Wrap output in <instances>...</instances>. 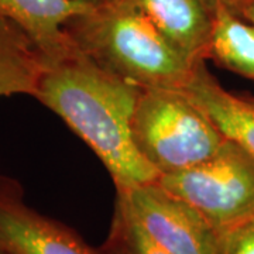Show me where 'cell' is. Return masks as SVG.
Segmentation results:
<instances>
[{"instance_id":"obj_17","label":"cell","mask_w":254,"mask_h":254,"mask_svg":"<svg viewBox=\"0 0 254 254\" xmlns=\"http://www.w3.org/2000/svg\"><path fill=\"white\" fill-rule=\"evenodd\" d=\"M0 254H4V253H3V252H1V250H0Z\"/></svg>"},{"instance_id":"obj_13","label":"cell","mask_w":254,"mask_h":254,"mask_svg":"<svg viewBox=\"0 0 254 254\" xmlns=\"http://www.w3.org/2000/svg\"><path fill=\"white\" fill-rule=\"evenodd\" d=\"M218 254H254V218L218 233Z\"/></svg>"},{"instance_id":"obj_15","label":"cell","mask_w":254,"mask_h":254,"mask_svg":"<svg viewBox=\"0 0 254 254\" xmlns=\"http://www.w3.org/2000/svg\"><path fill=\"white\" fill-rule=\"evenodd\" d=\"M242 17L245 18L246 21H249L250 24H253V26H254V4L249 6V7H247V9L243 11Z\"/></svg>"},{"instance_id":"obj_3","label":"cell","mask_w":254,"mask_h":254,"mask_svg":"<svg viewBox=\"0 0 254 254\" xmlns=\"http://www.w3.org/2000/svg\"><path fill=\"white\" fill-rule=\"evenodd\" d=\"M131 131L140 155L160 177L208 161L227 140L185 92L161 88L141 89Z\"/></svg>"},{"instance_id":"obj_6","label":"cell","mask_w":254,"mask_h":254,"mask_svg":"<svg viewBox=\"0 0 254 254\" xmlns=\"http://www.w3.org/2000/svg\"><path fill=\"white\" fill-rule=\"evenodd\" d=\"M0 250L4 254H108L73 229L31 208L20 182L0 175Z\"/></svg>"},{"instance_id":"obj_4","label":"cell","mask_w":254,"mask_h":254,"mask_svg":"<svg viewBox=\"0 0 254 254\" xmlns=\"http://www.w3.org/2000/svg\"><path fill=\"white\" fill-rule=\"evenodd\" d=\"M157 184L200 213L218 233L254 218V157L226 140L208 161Z\"/></svg>"},{"instance_id":"obj_9","label":"cell","mask_w":254,"mask_h":254,"mask_svg":"<svg viewBox=\"0 0 254 254\" xmlns=\"http://www.w3.org/2000/svg\"><path fill=\"white\" fill-rule=\"evenodd\" d=\"M184 92L206 112L227 140L235 141L254 157V105L250 100L226 91L209 72L205 63L195 65Z\"/></svg>"},{"instance_id":"obj_8","label":"cell","mask_w":254,"mask_h":254,"mask_svg":"<svg viewBox=\"0 0 254 254\" xmlns=\"http://www.w3.org/2000/svg\"><path fill=\"white\" fill-rule=\"evenodd\" d=\"M95 0H0V17L17 24L47 61L64 58L75 46L65 24L91 7Z\"/></svg>"},{"instance_id":"obj_16","label":"cell","mask_w":254,"mask_h":254,"mask_svg":"<svg viewBox=\"0 0 254 254\" xmlns=\"http://www.w3.org/2000/svg\"><path fill=\"white\" fill-rule=\"evenodd\" d=\"M243 96H245L247 100H250V102H252V103L254 105V96H253V95H243Z\"/></svg>"},{"instance_id":"obj_11","label":"cell","mask_w":254,"mask_h":254,"mask_svg":"<svg viewBox=\"0 0 254 254\" xmlns=\"http://www.w3.org/2000/svg\"><path fill=\"white\" fill-rule=\"evenodd\" d=\"M208 60L254 81V26L223 7L215 10Z\"/></svg>"},{"instance_id":"obj_7","label":"cell","mask_w":254,"mask_h":254,"mask_svg":"<svg viewBox=\"0 0 254 254\" xmlns=\"http://www.w3.org/2000/svg\"><path fill=\"white\" fill-rule=\"evenodd\" d=\"M192 65L208 60L215 10L208 0H131Z\"/></svg>"},{"instance_id":"obj_10","label":"cell","mask_w":254,"mask_h":254,"mask_svg":"<svg viewBox=\"0 0 254 254\" xmlns=\"http://www.w3.org/2000/svg\"><path fill=\"white\" fill-rule=\"evenodd\" d=\"M47 58L33 40L7 18L0 17V98L34 96Z\"/></svg>"},{"instance_id":"obj_1","label":"cell","mask_w":254,"mask_h":254,"mask_svg":"<svg viewBox=\"0 0 254 254\" xmlns=\"http://www.w3.org/2000/svg\"><path fill=\"white\" fill-rule=\"evenodd\" d=\"M141 88L112 75L75 48L47 61L36 98L63 119L98 155L116 190H128L158 180V173L136 148L131 120Z\"/></svg>"},{"instance_id":"obj_2","label":"cell","mask_w":254,"mask_h":254,"mask_svg":"<svg viewBox=\"0 0 254 254\" xmlns=\"http://www.w3.org/2000/svg\"><path fill=\"white\" fill-rule=\"evenodd\" d=\"M65 33L75 48L141 89L184 91L195 65L180 55L131 0H95Z\"/></svg>"},{"instance_id":"obj_12","label":"cell","mask_w":254,"mask_h":254,"mask_svg":"<svg viewBox=\"0 0 254 254\" xmlns=\"http://www.w3.org/2000/svg\"><path fill=\"white\" fill-rule=\"evenodd\" d=\"M102 247L108 254H170L145 233L118 198L109 236Z\"/></svg>"},{"instance_id":"obj_5","label":"cell","mask_w":254,"mask_h":254,"mask_svg":"<svg viewBox=\"0 0 254 254\" xmlns=\"http://www.w3.org/2000/svg\"><path fill=\"white\" fill-rule=\"evenodd\" d=\"M118 198L145 233L170 254H218V232L187 202L163 190L157 181Z\"/></svg>"},{"instance_id":"obj_14","label":"cell","mask_w":254,"mask_h":254,"mask_svg":"<svg viewBox=\"0 0 254 254\" xmlns=\"http://www.w3.org/2000/svg\"><path fill=\"white\" fill-rule=\"evenodd\" d=\"M208 1L213 10H216L218 7H223L240 17L249 6L254 4V0H208Z\"/></svg>"}]
</instances>
